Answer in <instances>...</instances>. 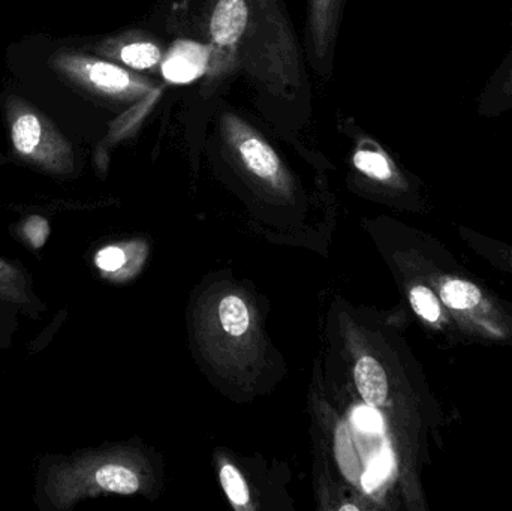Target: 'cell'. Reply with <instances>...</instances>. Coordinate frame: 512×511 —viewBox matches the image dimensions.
I'll list each match as a JSON object with an SVG mask.
<instances>
[{"instance_id":"cell-1","label":"cell","mask_w":512,"mask_h":511,"mask_svg":"<svg viewBox=\"0 0 512 511\" xmlns=\"http://www.w3.org/2000/svg\"><path fill=\"white\" fill-rule=\"evenodd\" d=\"M92 480L102 491L131 495L140 489V480L131 468L119 464H102L92 474L80 470L74 464L53 465L48 471L45 494L56 509L65 510L75 489Z\"/></svg>"},{"instance_id":"cell-2","label":"cell","mask_w":512,"mask_h":511,"mask_svg":"<svg viewBox=\"0 0 512 511\" xmlns=\"http://www.w3.org/2000/svg\"><path fill=\"white\" fill-rule=\"evenodd\" d=\"M225 132L249 171L259 179L279 182L280 170H282L279 158L255 131L236 116H227Z\"/></svg>"},{"instance_id":"cell-3","label":"cell","mask_w":512,"mask_h":511,"mask_svg":"<svg viewBox=\"0 0 512 511\" xmlns=\"http://www.w3.org/2000/svg\"><path fill=\"white\" fill-rule=\"evenodd\" d=\"M12 143L21 155L36 159L51 168H62L59 140L48 134L36 114L24 111L18 114L12 122Z\"/></svg>"},{"instance_id":"cell-4","label":"cell","mask_w":512,"mask_h":511,"mask_svg":"<svg viewBox=\"0 0 512 511\" xmlns=\"http://www.w3.org/2000/svg\"><path fill=\"white\" fill-rule=\"evenodd\" d=\"M210 48L194 41H177L162 62V75L174 84H188L200 78L209 65Z\"/></svg>"},{"instance_id":"cell-5","label":"cell","mask_w":512,"mask_h":511,"mask_svg":"<svg viewBox=\"0 0 512 511\" xmlns=\"http://www.w3.org/2000/svg\"><path fill=\"white\" fill-rule=\"evenodd\" d=\"M248 23V0H218L210 18V35L218 47H233L245 35Z\"/></svg>"},{"instance_id":"cell-6","label":"cell","mask_w":512,"mask_h":511,"mask_svg":"<svg viewBox=\"0 0 512 511\" xmlns=\"http://www.w3.org/2000/svg\"><path fill=\"white\" fill-rule=\"evenodd\" d=\"M477 110L483 117L504 116L512 111V47L487 81Z\"/></svg>"},{"instance_id":"cell-7","label":"cell","mask_w":512,"mask_h":511,"mask_svg":"<svg viewBox=\"0 0 512 511\" xmlns=\"http://www.w3.org/2000/svg\"><path fill=\"white\" fill-rule=\"evenodd\" d=\"M355 383L367 405L379 407L388 398V380L384 368L373 357H363L355 366Z\"/></svg>"},{"instance_id":"cell-8","label":"cell","mask_w":512,"mask_h":511,"mask_svg":"<svg viewBox=\"0 0 512 511\" xmlns=\"http://www.w3.org/2000/svg\"><path fill=\"white\" fill-rule=\"evenodd\" d=\"M86 74L93 86L98 87L102 92L111 93V95H122V93L144 90L141 84L132 80L131 75L125 69L111 65V63H90V65H87Z\"/></svg>"},{"instance_id":"cell-9","label":"cell","mask_w":512,"mask_h":511,"mask_svg":"<svg viewBox=\"0 0 512 511\" xmlns=\"http://www.w3.org/2000/svg\"><path fill=\"white\" fill-rule=\"evenodd\" d=\"M439 296L453 311H474L483 300L480 288L465 279H447L441 284Z\"/></svg>"},{"instance_id":"cell-10","label":"cell","mask_w":512,"mask_h":511,"mask_svg":"<svg viewBox=\"0 0 512 511\" xmlns=\"http://www.w3.org/2000/svg\"><path fill=\"white\" fill-rule=\"evenodd\" d=\"M219 318L225 332L233 336H242L249 329L248 306L240 297L228 296L219 305Z\"/></svg>"},{"instance_id":"cell-11","label":"cell","mask_w":512,"mask_h":511,"mask_svg":"<svg viewBox=\"0 0 512 511\" xmlns=\"http://www.w3.org/2000/svg\"><path fill=\"white\" fill-rule=\"evenodd\" d=\"M354 164L361 173L372 179L391 180L394 176L393 165L384 153L378 150L361 149L355 153Z\"/></svg>"},{"instance_id":"cell-12","label":"cell","mask_w":512,"mask_h":511,"mask_svg":"<svg viewBox=\"0 0 512 511\" xmlns=\"http://www.w3.org/2000/svg\"><path fill=\"white\" fill-rule=\"evenodd\" d=\"M120 59L134 69H149L158 65L161 50L152 42H132L120 50Z\"/></svg>"},{"instance_id":"cell-13","label":"cell","mask_w":512,"mask_h":511,"mask_svg":"<svg viewBox=\"0 0 512 511\" xmlns=\"http://www.w3.org/2000/svg\"><path fill=\"white\" fill-rule=\"evenodd\" d=\"M409 300H411L415 314L420 315L423 320L429 321V323H438L439 318H441V305H439L438 297L430 288L417 285L409 293Z\"/></svg>"},{"instance_id":"cell-14","label":"cell","mask_w":512,"mask_h":511,"mask_svg":"<svg viewBox=\"0 0 512 511\" xmlns=\"http://www.w3.org/2000/svg\"><path fill=\"white\" fill-rule=\"evenodd\" d=\"M393 462V453L385 446L384 449L381 450V453L370 462L363 479H361L364 491L372 492L373 489L378 488V486L387 479L388 474L391 473Z\"/></svg>"},{"instance_id":"cell-15","label":"cell","mask_w":512,"mask_h":511,"mask_svg":"<svg viewBox=\"0 0 512 511\" xmlns=\"http://www.w3.org/2000/svg\"><path fill=\"white\" fill-rule=\"evenodd\" d=\"M221 482L231 503L236 506H246L249 503V489L234 465L227 464L221 471Z\"/></svg>"},{"instance_id":"cell-16","label":"cell","mask_w":512,"mask_h":511,"mask_svg":"<svg viewBox=\"0 0 512 511\" xmlns=\"http://www.w3.org/2000/svg\"><path fill=\"white\" fill-rule=\"evenodd\" d=\"M336 6L337 0H313L312 2L313 35L319 42L330 35L331 18Z\"/></svg>"},{"instance_id":"cell-17","label":"cell","mask_w":512,"mask_h":511,"mask_svg":"<svg viewBox=\"0 0 512 511\" xmlns=\"http://www.w3.org/2000/svg\"><path fill=\"white\" fill-rule=\"evenodd\" d=\"M23 275L14 267L0 261V296L23 302Z\"/></svg>"},{"instance_id":"cell-18","label":"cell","mask_w":512,"mask_h":511,"mask_svg":"<svg viewBox=\"0 0 512 511\" xmlns=\"http://www.w3.org/2000/svg\"><path fill=\"white\" fill-rule=\"evenodd\" d=\"M352 422L358 431L366 432V434H381L382 426H384L381 414L372 405L358 407L352 414Z\"/></svg>"},{"instance_id":"cell-19","label":"cell","mask_w":512,"mask_h":511,"mask_svg":"<svg viewBox=\"0 0 512 511\" xmlns=\"http://www.w3.org/2000/svg\"><path fill=\"white\" fill-rule=\"evenodd\" d=\"M23 234L30 246L35 249H41L47 242L50 227L48 222L41 216H30L23 225Z\"/></svg>"},{"instance_id":"cell-20","label":"cell","mask_w":512,"mask_h":511,"mask_svg":"<svg viewBox=\"0 0 512 511\" xmlns=\"http://www.w3.org/2000/svg\"><path fill=\"white\" fill-rule=\"evenodd\" d=\"M96 266L104 272H117L126 263V254L117 246H108L98 252L95 258Z\"/></svg>"},{"instance_id":"cell-21","label":"cell","mask_w":512,"mask_h":511,"mask_svg":"<svg viewBox=\"0 0 512 511\" xmlns=\"http://www.w3.org/2000/svg\"><path fill=\"white\" fill-rule=\"evenodd\" d=\"M340 510H357L355 506H343Z\"/></svg>"},{"instance_id":"cell-22","label":"cell","mask_w":512,"mask_h":511,"mask_svg":"<svg viewBox=\"0 0 512 511\" xmlns=\"http://www.w3.org/2000/svg\"><path fill=\"white\" fill-rule=\"evenodd\" d=\"M511 26H512V21H511Z\"/></svg>"}]
</instances>
